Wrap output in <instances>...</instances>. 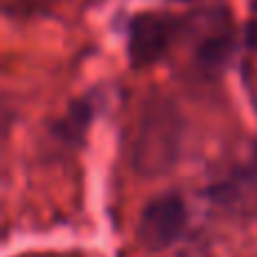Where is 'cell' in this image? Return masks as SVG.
Listing matches in <instances>:
<instances>
[{
	"label": "cell",
	"instance_id": "1",
	"mask_svg": "<svg viewBox=\"0 0 257 257\" xmlns=\"http://www.w3.org/2000/svg\"><path fill=\"white\" fill-rule=\"evenodd\" d=\"M190 228V210L181 194L169 192L149 201L142 210L138 237L149 250H165L178 244Z\"/></svg>",
	"mask_w": 257,
	"mask_h": 257
},
{
	"label": "cell",
	"instance_id": "2",
	"mask_svg": "<svg viewBox=\"0 0 257 257\" xmlns=\"http://www.w3.org/2000/svg\"><path fill=\"white\" fill-rule=\"evenodd\" d=\"M174 23L163 14H138L128 30V54L136 63H151L167 50Z\"/></svg>",
	"mask_w": 257,
	"mask_h": 257
},
{
	"label": "cell",
	"instance_id": "3",
	"mask_svg": "<svg viewBox=\"0 0 257 257\" xmlns=\"http://www.w3.org/2000/svg\"><path fill=\"white\" fill-rule=\"evenodd\" d=\"M246 39H248L250 48L257 50V21H253L248 27H246Z\"/></svg>",
	"mask_w": 257,
	"mask_h": 257
}]
</instances>
